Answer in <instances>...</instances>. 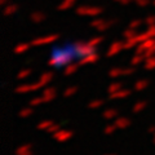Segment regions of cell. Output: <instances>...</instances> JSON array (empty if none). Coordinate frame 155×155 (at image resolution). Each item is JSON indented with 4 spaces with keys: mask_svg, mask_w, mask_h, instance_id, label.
<instances>
[{
    "mask_svg": "<svg viewBox=\"0 0 155 155\" xmlns=\"http://www.w3.org/2000/svg\"><path fill=\"white\" fill-rule=\"evenodd\" d=\"M72 137V133L70 130H66V129H58L57 132L53 134V138L58 142H65L67 140H70Z\"/></svg>",
    "mask_w": 155,
    "mask_h": 155,
    "instance_id": "cell-2",
    "label": "cell"
},
{
    "mask_svg": "<svg viewBox=\"0 0 155 155\" xmlns=\"http://www.w3.org/2000/svg\"><path fill=\"white\" fill-rule=\"evenodd\" d=\"M142 60H143V58L136 57V58H133V60H132V64H133V65H138V64H140V62H141Z\"/></svg>",
    "mask_w": 155,
    "mask_h": 155,
    "instance_id": "cell-24",
    "label": "cell"
},
{
    "mask_svg": "<svg viewBox=\"0 0 155 155\" xmlns=\"http://www.w3.org/2000/svg\"><path fill=\"white\" fill-rule=\"evenodd\" d=\"M110 155H111V154H110Z\"/></svg>",
    "mask_w": 155,
    "mask_h": 155,
    "instance_id": "cell-27",
    "label": "cell"
},
{
    "mask_svg": "<svg viewBox=\"0 0 155 155\" xmlns=\"http://www.w3.org/2000/svg\"><path fill=\"white\" fill-rule=\"evenodd\" d=\"M98 60V56H97V53H91V54H87L84 57L80 58V62L79 65H88V64H94V62Z\"/></svg>",
    "mask_w": 155,
    "mask_h": 155,
    "instance_id": "cell-5",
    "label": "cell"
},
{
    "mask_svg": "<svg viewBox=\"0 0 155 155\" xmlns=\"http://www.w3.org/2000/svg\"><path fill=\"white\" fill-rule=\"evenodd\" d=\"M58 129H60V127H58V125H57V124H54V123H53V124H52V127H51L49 129H48V130H47V132H48V133H52V134H54V133L57 132V130H58Z\"/></svg>",
    "mask_w": 155,
    "mask_h": 155,
    "instance_id": "cell-23",
    "label": "cell"
},
{
    "mask_svg": "<svg viewBox=\"0 0 155 155\" xmlns=\"http://www.w3.org/2000/svg\"><path fill=\"white\" fill-rule=\"evenodd\" d=\"M78 66H79V65H76V64H72V62H71V64H69V65H67V66L65 67V72H64V74H65L66 76H69V75L75 74V71L78 70Z\"/></svg>",
    "mask_w": 155,
    "mask_h": 155,
    "instance_id": "cell-10",
    "label": "cell"
},
{
    "mask_svg": "<svg viewBox=\"0 0 155 155\" xmlns=\"http://www.w3.org/2000/svg\"><path fill=\"white\" fill-rule=\"evenodd\" d=\"M130 94V91L129 89H119L114 92V93H110V98L111 100H122V98H125V97H128Z\"/></svg>",
    "mask_w": 155,
    "mask_h": 155,
    "instance_id": "cell-3",
    "label": "cell"
},
{
    "mask_svg": "<svg viewBox=\"0 0 155 155\" xmlns=\"http://www.w3.org/2000/svg\"><path fill=\"white\" fill-rule=\"evenodd\" d=\"M56 96H57V92H56L54 88H48V89H45L44 92H43V94H41L43 100H44V104L45 102H51L52 100L56 98Z\"/></svg>",
    "mask_w": 155,
    "mask_h": 155,
    "instance_id": "cell-4",
    "label": "cell"
},
{
    "mask_svg": "<svg viewBox=\"0 0 155 155\" xmlns=\"http://www.w3.org/2000/svg\"><path fill=\"white\" fill-rule=\"evenodd\" d=\"M76 87H70V88H67V89H65V92H64V96L65 97H71V96H74L75 93H76Z\"/></svg>",
    "mask_w": 155,
    "mask_h": 155,
    "instance_id": "cell-19",
    "label": "cell"
},
{
    "mask_svg": "<svg viewBox=\"0 0 155 155\" xmlns=\"http://www.w3.org/2000/svg\"><path fill=\"white\" fill-rule=\"evenodd\" d=\"M16 155H31V146L30 145H23L17 149Z\"/></svg>",
    "mask_w": 155,
    "mask_h": 155,
    "instance_id": "cell-9",
    "label": "cell"
},
{
    "mask_svg": "<svg viewBox=\"0 0 155 155\" xmlns=\"http://www.w3.org/2000/svg\"><path fill=\"white\" fill-rule=\"evenodd\" d=\"M52 122H51V120H44V122H40V123H39V125H38V128L39 129H44V130H48V129H49L51 127H52Z\"/></svg>",
    "mask_w": 155,
    "mask_h": 155,
    "instance_id": "cell-16",
    "label": "cell"
},
{
    "mask_svg": "<svg viewBox=\"0 0 155 155\" xmlns=\"http://www.w3.org/2000/svg\"><path fill=\"white\" fill-rule=\"evenodd\" d=\"M114 123H115L116 127H118V129H124V128L129 127L130 120L128 118H119V119H116Z\"/></svg>",
    "mask_w": 155,
    "mask_h": 155,
    "instance_id": "cell-6",
    "label": "cell"
},
{
    "mask_svg": "<svg viewBox=\"0 0 155 155\" xmlns=\"http://www.w3.org/2000/svg\"><path fill=\"white\" fill-rule=\"evenodd\" d=\"M109 75L111 78H119V76H125V70L123 69H114L109 72Z\"/></svg>",
    "mask_w": 155,
    "mask_h": 155,
    "instance_id": "cell-12",
    "label": "cell"
},
{
    "mask_svg": "<svg viewBox=\"0 0 155 155\" xmlns=\"http://www.w3.org/2000/svg\"><path fill=\"white\" fill-rule=\"evenodd\" d=\"M32 109H31V106L30 107H26V109H22L21 111H19V116H21V118H28V116L30 115H32Z\"/></svg>",
    "mask_w": 155,
    "mask_h": 155,
    "instance_id": "cell-15",
    "label": "cell"
},
{
    "mask_svg": "<svg viewBox=\"0 0 155 155\" xmlns=\"http://www.w3.org/2000/svg\"><path fill=\"white\" fill-rule=\"evenodd\" d=\"M41 104H44V100H43V97H35V98H32L30 101V106H39V105H41Z\"/></svg>",
    "mask_w": 155,
    "mask_h": 155,
    "instance_id": "cell-18",
    "label": "cell"
},
{
    "mask_svg": "<svg viewBox=\"0 0 155 155\" xmlns=\"http://www.w3.org/2000/svg\"><path fill=\"white\" fill-rule=\"evenodd\" d=\"M154 142H155V134H154Z\"/></svg>",
    "mask_w": 155,
    "mask_h": 155,
    "instance_id": "cell-26",
    "label": "cell"
},
{
    "mask_svg": "<svg viewBox=\"0 0 155 155\" xmlns=\"http://www.w3.org/2000/svg\"><path fill=\"white\" fill-rule=\"evenodd\" d=\"M102 105H104V101L102 100H94V101H92V102L89 104V107L91 109H98Z\"/></svg>",
    "mask_w": 155,
    "mask_h": 155,
    "instance_id": "cell-20",
    "label": "cell"
},
{
    "mask_svg": "<svg viewBox=\"0 0 155 155\" xmlns=\"http://www.w3.org/2000/svg\"><path fill=\"white\" fill-rule=\"evenodd\" d=\"M147 85H149V81L147 80H138V81H136L134 85H133V89L134 91H143L145 88H147Z\"/></svg>",
    "mask_w": 155,
    "mask_h": 155,
    "instance_id": "cell-8",
    "label": "cell"
},
{
    "mask_svg": "<svg viewBox=\"0 0 155 155\" xmlns=\"http://www.w3.org/2000/svg\"><path fill=\"white\" fill-rule=\"evenodd\" d=\"M116 115H118V111H116V110H114V109L105 110V111H104V114H102V116H104V118H105V119H107V120L114 119Z\"/></svg>",
    "mask_w": 155,
    "mask_h": 155,
    "instance_id": "cell-11",
    "label": "cell"
},
{
    "mask_svg": "<svg viewBox=\"0 0 155 155\" xmlns=\"http://www.w3.org/2000/svg\"><path fill=\"white\" fill-rule=\"evenodd\" d=\"M53 72H44L41 76H40V79H39V81L43 84V85H47L48 83H51L52 79H53Z\"/></svg>",
    "mask_w": 155,
    "mask_h": 155,
    "instance_id": "cell-7",
    "label": "cell"
},
{
    "mask_svg": "<svg viewBox=\"0 0 155 155\" xmlns=\"http://www.w3.org/2000/svg\"><path fill=\"white\" fill-rule=\"evenodd\" d=\"M122 88H123L122 83H111V84L109 85V88H107V92H109V94H110V93H114V92L122 89Z\"/></svg>",
    "mask_w": 155,
    "mask_h": 155,
    "instance_id": "cell-13",
    "label": "cell"
},
{
    "mask_svg": "<svg viewBox=\"0 0 155 155\" xmlns=\"http://www.w3.org/2000/svg\"><path fill=\"white\" fill-rule=\"evenodd\" d=\"M30 75H31V70H22L17 74V78L18 79H26V78Z\"/></svg>",
    "mask_w": 155,
    "mask_h": 155,
    "instance_id": "cell-21",
    "label": "cell"
},
{
    "mask_svg": "<svg viewBox=\"0 0 155 155\" xmlns=\"http://www.w3.org/2000/svg\"><path fill=\"white\" fill-rule=\"evenodd\" d=\"M116 129H118V127H116L115 123H114V124H109L107 127L104 129V132H105V134H113Z\"/></svg>",
    "mask_w": 155,
    "mask_h": 155,
    "instance_id": "cell-17",
    "label": "cell"
},
{
    "mask_svg": "<svg viewBox=\"0 0 155 155\" xmlns=\"http://www.w3.org/2000/svg\"><path fill=\"white\" fill-rule=\"evenodd\" d=\"M149 132L151 133V134H155V127H151V128H150V129H149Z\"/></svg>",
    "mask_w": 155,
    "mask_h": 155,
    "instance_id": "cell-25",
    "label": "cell"
},
{
    "mask_svg": "<svg viewBox=\"0 0 155 155\" xmlns=\"http://www.w3.org/2000/svg\"><path fill=\"white\" fill-rule=\"evenodd\" d=\"M145 67H146L147 70L155 69V58H150V60H147L146 64H145Z\"/></svg>",
    "mask_w": 155,
    "mask_h": 155,
    "instance_id": "cell-22",
    "label": "cell"
},
{
    "mask_svg": "<svg viewBox=\"0 0 155 155\" xmlns=\"http://www.w3.org/2000/svg\"><path fill=\"white\" fill-rule=\"evenodd\" d=\"M145 107H146V102H145V101H140V102L134 104V106H133V113H140V111L143 110Z\"/></svg>",
    "mask_w": 155,
    "mask_h": 155,
    "instance_id": "cell-14",
    "label": "cell"
},
{
    "mask_svg": "<svg viewBox=\"0 0 155 155\" xmlns=\"http://www.w3.org/2000/svg\"><path fill=\"white\" fill-rule=\"evenodd\" d=\"M43 85L40 81H36L35 84H22V85H19L16 88V92L17 93H28V92H34V91H38V89H40L43 88Z\"/></svg>",
    "mask_w": 155,
    "mask_h": 155,
    "instance_id": "cell-1",
    "label": "cell"
}]
</instances>
